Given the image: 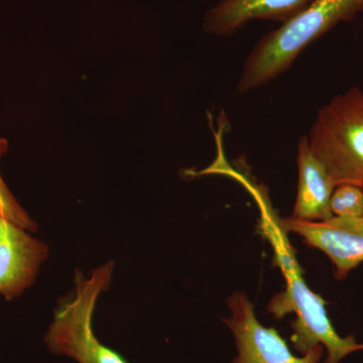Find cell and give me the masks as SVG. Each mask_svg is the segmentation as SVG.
<instances>
[{
  "label": "cell",
  "mask_w": 363,
  "mask_h": 363,
  "mask_svg": "<svg viewBox=\"0 0 363 363\" xmlns=\"http://www.w3.org/2000/svg\"><path fill=\"white\" fill-rule=\"evenodd\" d=\"M360 14H363V0H311L300 13L266 33L252 48L241 70L238 92H250L269 84L285 73L315 40Z\"/></svg>",
  "instance_id": "6da1fadb"
},
{
  "label": "cell",
  "mask_w": 363,
  "mask_h": 363,
  "mask_svg": "<svg viewBox=\"0 0 363 363\" xmlns=\"http://www.w3.org/2000/svg\"><path fill=\"white\" fill-rule=\"evenodd\" d=\"M284 233L279 229L269 234L274 245V262L283 272L286 286L272 298L267 311L277 320L290 313L296 314L291 324V341L301 354L322 345L327 351L323 363H340L351 353L363 350V343H358L353 335H339L327 314L324 298L313 292L303 279L302 269Z\"/></svg>",
  "instance_id": "7a4b0ae2"
},
{
  "label": "cell",
  "mask_w": 363,
  "mask_h": 363,
  "mask_svg": "<svg viewBox=\"0 0 363 363\" xmlns=\"http://www.w3.org/2000/svg\"><path fill=\"white\" fill-rule=\"evenodd\" d=\"M113 272V262L93 269L88 277L76 271L73 293L59 303L45 334L50 352L76 363H130L102 343L93 329L98 300L111 288Z\"/></svg>",
  "instance_id": "3957f363"
},
{
  "label": "cell",
  "mask_w": 363,
  "mask_h": 363,
  "mask_svg": "<svg viewBox=\"0 0 363 363\" xmlns=\"http://www.w3.org/2000/svg\"><path fill=\"white\" fill-rule=\"evenodd\" d=\"M308 142L333 185L363 191V91L351 87L318 111Z\"/></svg>",
  "instance_id": "277c9868"
},
{
  "label": "cell",
  "mask_w": 363,
  "mask_h": 363,
  "mask_svg": "<svg viewBox=\"0 0 363 363\" xmlns=\"http://www.w3.org/2000/svg\"><path fill=\"white\" fill-rule=\"evenodd\" d=\"M226 302L231 315L223 322L238 348V355L230 363H319L323 346H315L302 357L294 355L276 329L264 326L257 319L255 306L245 293H233Z\"/></svg>",
  "instance_id": "5b68a950"
},
{
  "label": "cell",
  "mask_w": 363,
  "mask_h": 363,
  "mask_svg": "<svg viewBox=\"0 0 363 363\" xmlns=\"http://www.w3.org/2000/svg\"><path fill=\"white\" fill-rule=\"evenodd\" d=\"M279 224L286 233L297 234L305 245L326 255L337 279H345L363 262V216H333L324 221L285 217Z\"/></svg>",
  "instance_id": "8992f818"
},
{
  "label": "cell",
  "mask_w": 363,
  "mask_h": 363,
  "mask_svg": "<svg viewBox=\"0 0 363 363\" xmlns=\"http://www.w3.org/2000/svg\"><path fill=\"white\" fill-rule=\"evenodd\" d=\"M48 245L0 216V296L13 301L37 281L49 257Z\"/></svg>",
  "instance_id": "52a82bcc"
},
{
  "label": "cell",
  "mask_w": 363,
  "mask_h": 363,
  "mask_svg": "<svg viewBox=\"0 0 363 363\" xmlns=\"http://www.w3.org/2000/svg\"><path fill=\"white\" fill-rule=\"evenodd\" d=\"M311 0H220L208 11L204 21L205 32L228 37L255 20L279 23L292 18Z\"/></svg>",
  "instance_id": "ba28073f"
},
{
  "label": "cell",
  "mask_w": 363,
  "mask_h": 363,
  "mask_svg": "<svg viewBox=\"0 0 363 363\" xmlns=\"http://www.w3.org/2000/svg\"><path fill=\"white\" fill-rule=\"evenodd\" d=\"M298 188L292 216L303 221L331 218L330 200L335 186L322 162L310 149L308 136L298 143Z\"/></svg>",
  "instance_id": "9c48e42d"
},
{
  "label": "cell",
  "mask_w": 363,
  "mask_h": 363,
  "mask_svg": "<svg viewBox=\"0 0 363 363\" xmlns=\"http://www.w3.org/2000/svg\"><path fill=\"white\" fill-rule=\"evenodd\" d=\"M7 150H9L7 140L0 138V157L6 154ZM0 216L30 233H33L38 230L37 222L33 221L32 217L21 207L7 187L1 174H0Z\"/></svg>",
  "instance_id": "30bf717a"
},
{
  "label": "cell",
  "mask_w": 363,
  "mask_h": 363,
  "mask_svg": "<svg viewBox=\"0 0 363 363\" xmlns=\"http://www.w3.org/2000/svg\"><path fill=\"white\" fill-rule=\"evenodd\" d=\"M334 216L362 217L363 191L352 185H339L334 188L330 200Z\"/></svg>",
  "instance_id": "8fae6325"
}]
</instances>
